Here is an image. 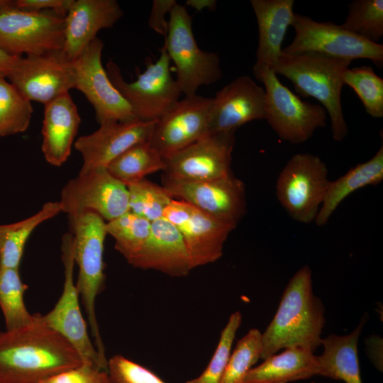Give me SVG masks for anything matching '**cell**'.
<instances>
[{"label": "cell", "instance_id": "6da1fadb", "mask_svg": "<svg viewBox=\"0 0 383 383\" xmlns=\"http://www.w3.org/2000/svg\"><path fill=\"white\" fill-rule=\"evenodd\" d=\"M82 360L62 336L35 320L0 332V383H40Z\"/></svg>", "mask_w": 383, "mask_h": 383}, {"label": "cell", "instance_id": "7a4b0ae2", "mask_svg": "<svg viewBox=\"0 0 383 383\" xmlns=\"http://www.w3.org/2000/svg\"><path fill=\"white\" fill-rule=\"evenodd\" d=\"M325 324V308L313 292L311 270L304 265L289 279L272 320L262 333L260 359L292 347L314 353L321 345Z\"/></svg>", "mask_w": 383, "mask_h": 383}, {"label": "cell", "instance_id": "3957f363", "mask_svg": "<svg viewBox=\"0 0 383 383\" xmlns=\"http://www.w3.org/2000/svg\"><path fill=\"white\" fill-rule=\"evenodd\" d=\"M353 60L318 52L282 53L272 68L292 82L304 97L318 100L328 113L333 138L338 142L348 135L341 104L343 75Z\"/></svg>", "mask_w": 383, "mask_h": 383}, {"label": "cell", "instance_id": "277c9868", "mask_svg": "<svg viewBox=\"0 0 383 383\" xmlns=\"http://www.w3.org/2000/svg\"><path fill=\"white\" fill-rule=\"evenodd\" d=\"M74 236V262L79 268L75 282L94 344L102 362L107 365L105 348L96 314V300L105 285L104 249L107 233L106 221L91 211L68 217Z\"/></svg>", "mask_w": 383, "mask_h": 383}, {"label": "cell", "instance_id": "5b68a950", "mask_svg": "<svg viewBox=\"0 0 383 383\" xmlns=\"http://www.w3.org/2000/svg\"><path fill=\"white\" fill-rule=\"evenodd\" d=\"M164 46L174 64L176 82L185 96L195 95L201 86L216 83L221 79L218 55L198 46L192 18L186 8L178 3L170 12Z\"/></svg>", "mask_w": 383, "mask_h": 383}, {"label": "cell", "instance_id": "8992f818", "mask_svg": "<svg viewBox=\"0 0 383 383\" xmlns=\"http://www.w3.org/2000/svg\"><path fill=\"white\" fill-rule=\"evenodd\" d=\"M155 63L148 64L135 81L126 82L112 60L106 64L109 77L132 108L137 119L156 121L179 100L182 91L170 70V59L163 45Z\"/></svg>", "mask_w": 383, "mask_h": 383}, {"label": "cell", "instance_id": "52a82bcc", "mask_svg": "<svg viewBox=\"0 0 383 383\" xmlns=\"http://www.w3.org/2000/svg\"><path fill=\"white\" fill-rule=\"evenodd\" d=\"M254 75L265 86V119L282 140L304 143L316 129L326 126V109L302 100L282 84L272 70L265 68Z\"/></svg>", "mask_w": 383, "mask_h": 383}, {"label": "cell", "instance_id": "ba28073f", "mask_svg": "<svg viewBox=\"0 0 383 383\" xmlns=\"http://www.w3.org/2000/svg\"><path fill=\"white\" fill-rule=\"evenodd\" d=\"M330 182L327 167L318 156L297 153L279 174L277 198L293 220L309 223L315 221Z\"/></svg>", "mask_w": 383, "mask_h": 383}, {"label": "cell", "instance_id": "9c48e42d", "mask_svg": "<svg viewBox=\"0 0 383 383\" xmlns=\"http://www.w3.org/2000/svg\"><path fill=\"white\" fill-rule=\"evenodd\" d=\"M62 261L64 267V284L62 294L53 309L40 320L62 336L76 350L82 362L94 365L108 372L91 341L87 321L79 304V294L74 279V243L71 232L62 237Z\"/></svg>", "mask_w": 383, "mask_h": 383}, {"label": "cell", "instance_id": "30bf717a", "mask_svg": "<svg viewBox=\"0 0 383 383\" xmlns=\"http://www.w3.org/2000/svg\"><path fill=\"white\" fill-rule=\"evenodd\" d=\"M292 26L294 37L282 49L285 54L304 52L333 57L370 60L376 66L383 65V45L367 41L332 22L316 21L309 16L294 13Z\"/></svg>", "mask_w": 383, "mask_h": 383}, {"label": "cell", "instance_id": "8fae6325", "mask_svg": "<svg viewBox=\"0 0 383 383\" xmlns=\"http://www.w3.org/2000/svg\"><path fill=\"white\" fill-rule=\"evenodd\" d=\"M64 18L52 11H5L0 13V49L16 56L62 50Z\"/></svg>", "mask_w": 383, "mask_h": 383}, {"label": "cell", "instance_id": "7c38bea8", "mask_svg": "<svg viewBox=\"0 0 383 383\" xmlns=\"http://www.w3.org/2000/svg\"><path fill=\"white\" fill-rule=\"evenodd\" d=\"M59 203L68 217L91 211L106 222L129 211L127 187L107 168L79 174L70 179L61 191Z\"/></svg>", "mask_w": 383, "mask_h": 383}, {"label": "cell", "instance_id": "4fadbf2b", "mask_svg": "<svg viewBox=\"0 0 383 383\" xmlns=\"http://www.w3.org/2000/svg\"><path fill=\"white\" fill-rule=\"evenodd\" d=\"M103 41L94 39L73 61L74 89L93 106L99 125L137 119L129 104L111 82L101 62Z\"/></svg>", "mask_w": 383, "mask_h": 383}, {"label": "cell", "instance_id": "5bb4252c", "mask_svg": "<svg viewBox=\"0 0 383 383\" xmlns=\"http://www.w3.org/2000/svg\"><path fill=\"white\" fill-rule=\"evenodd\" d=\"M163 217L180 233L192 268L217 261L225 242L237 226L215 218L183 200L172 199Z\"/></svg>", "mask_w": 383, "mask_h": 383}, {"label": "cell", "instance_id": "9a60e30c", "mask_svg": "<svg viewBox=\"0 0 383 383\" xmlns=\"http://www.w3.org/2000/svg\"><path fill=\"white\" fill-rule=\"evenodd\" d=\"M7 78L28 100L44 105L74 89L73 62L62 50L21 57Z\"/></svg>", "mask_w": 383, "mask_h": 383}, {"label": "cell", "instance_id": "2e32d148", "mask_svg": "<svg viewBox=\"0 0 383 383\" xmlns=\"http://www.w3.org/2000/svg\"><path fill=\"white\" fill-rule=\"evenodd\" d=\"M235 132L209 133L166 160L165 177L181 181H207L233 174Z\"/></svg>", "mask_w": 383, "mask_h": 383}, {"label": "cell", "instance_id": "e0dca14e", "mask_svg": "<svg viewBox=\"0 0 383 383\" xmlns=\"http://www.w3.org/2000/svg\"><path fill=\"white\" fill-rule=\"evenodd\" d=\"M212 98L185 96L155 122L149 143L166 160L209 134Z\"/></svg>", "mask_w": 383, "mask_h": 383}, {"label": "cell", "instance_id": "ac0fdd59", "mask_svg": "<svg viewBox=\"0 0 383 383\" xmlns=\"http://www.w3.org/2000/svg\"><path fill=\"white\" fill-rule=\"evenodd\" d=\"M163 187L201 211L226 222L238 225L246 212L244 183L233 174L207 181H181L163 176Z\"/></svg>", "mask_w": 383, "mask_h": 383}, {"label": "cell", "instance_id": "d6986e66", "mask_svg": "<svg viewBox=\"0 0 383 383\" xmlns=\"http://www.w3.org/2000/svg\"><path fill=\"white\" fill-rule=\"evenodd\" d=\"M265 91L250 76L224 86L212 98L209 133L235 132L244 124L265 118Z\"/></svg>", "mask_w": 383, "mask_h": 383}, {"label": "cell", "instance_id": "ffe728a7", "mask_svg": "<svg viewBox=\"0 0 383 383\" xmlns=\"http://www.w3.org/2000/svg\"><path fill=\"white\" fill-rule=\"evenodd\" d=\"M155 122L135 119L108 123L100 125L92 133L79 137L74 143L83 160L79 174L107 168L132 145L149 141Z\"/></svg>", "mask_w": 383, "mask_h": 383}, {"label": "cell", "instance_id": "44dd1931", "mask_svg": "<svg viewBox=\"0 0 383 383\" xmlns=\"http://www.w3.org/2000/svg\"><path fill=\"white\" fill-rule=\"evenodd\" d=\"M123 16L116 0H73L64 18L62 51L67 58L75 60L99 30L113 27Z\"/></svg>", "mask_w": 383, "mask_h": 383}, {"label": "cell", "instance_id": "7402d4cb", "mask_svg": "<svg viewBox=\"0 0 383 383\" xmlns=\"http://www.w3.org/2000/svg\"><path fill=\"white\" fill-rule=\"evenodd\" d=\"M129 264L174 277H185L193 269L182 236L164 217L152 222L148 240Z\"/></svg>", "mask_w": 383, "mask_h": 383}, {"label": "cell", "instance_id": "603a6c76", "mask_svg": "<svg viewBox=\"0 0 383 383\" xmlns=\"http://www.w3.org/2000/svg\"><path fill=\"white\" fill-rule=\"evenodd\" d=\"M80 123L70 92L44 105L41 150L49 164L60 167L67 160Z\"/></svg>", "mask_w": 383, "mask_h": 383}, {"label": "cell", "instance_id": "cb8c5ba5", "mask_svg": "<svg viewBox=\"0 0 383 383\" xmlns=\"http://www.w3.org/2000/svg\"><path fill=\"white\" fill-rule=\"evenodd\" d=\"M258 27V45L253 74L265 68L272 70L282 53V45L292 26L294 0H251Z\"/></svg>", "mask_w": 383, "mask_h": 383}, {"label": "cell", "instance_id": "d4e9b609", "mask_svg": "<svg viewBox=\"0 0 383 383\" xmlns=\"http://www.w3.org/2000/svg\"><path fill=\"white\" fill-rule=\"evenodd\" d=\"M252 367L242 383H289L318 375L314 353L304 347H292L274 354Z\"/></svg>", "mask_w": 383, "mask_h": 383}, {"label": "cell", "instance_id": "484cf974", "mask_svg": "<svg viewBox=\"0 0 383 383\" xmlns=\"http://www.w3.org/2000/svg\"><path fill=\"white\" fill-rule=\"evenodd\" d=\"M367 318L364 316L358 326L348 334H331L322 338L321 345H323V351L317 356L318 375L345 383H362L357 345Z\"/></svg>", "mask_w": 383, "mask_h": 383}, {"label": "cell", "instance_id": "4316f807", "mask_svg": "<svg viewBox=\"0 0 383 383\" xmlns=\"http://www.w3.org/2000/svg\"><path fill=\"white\" fill-rule=\"evenodd\" d=\"M383 180V145L369 160L349 170L335 181H331L315 219L318 226H325L342 201L355 191L375 186Z\"/></svg>", "mask_w": 383, "mask_h": 383}, {"label": "cell", "instance_id": "83f0119b", "mask_svg": "<svg viewBox=\"0 0 383 383\" xmlns=\"http://www.w3.org/2000/svg\"><path fill=\"white\" fill-rule=\"evenodd\" d=\"M62 212L59 201H48L35 214L9 224H0V267L19 269L26 243L33 231Z\"/></svg>", "mask_w": 383, "mask_h": 383}, {"label": "cell", "instance_id": "f1b7e54d", "mask_svg": "<svg viewBox=\"0 0 383 383\" xmlns=\"http://www.w3.org/2000/svg\"><path fill=\"white\" fill-rule=\"evenodd\" d=\"M165 168L162 157L149 141H145L128 148L108 165L107 170L127 187Z\"/></svg>", "mask_w": 383, "mask_h": 383}, {"label": "cell", "instance_id": "f546056e", "mask_svg": "<svg viewBox=\"0 0 383 383\" xmlns=\"http://www.w3.org/2000/svg\"><path fill=\"white\" fill-rule=\"evenodd\" d=\"M27 284L21 279L19 269L0 267V308L6 330H14L33 322L36 314H31L24 302Z\"/></svg>", "mask_w": 383, "mask_h": 383}, {"label": "cell", "instance_id": "4dcf8cb0", "mask_svg": "<svg viewBox=\"0 0 383 383\" xmlns=\"http://www.w3.org/2000/svg\"><path fill=\"white\" fill-rule=\"evenodd\" d=\"M152 222L131 211L106 222L107 235L115 240V248L130 263L148 240Z\"/></svg>", "mask_w": 383, "mask_h": 383}, {"label": "cell", "instance_id": "1f68e13d", "mask_svg": "<svg viewBox=\"0 0 383 383\" xmlns=\"http://www.w3.org/2000/svg\"><path fill=\"white\" fill-rule=\"evenodd\" d=\"M31 101L4 77H0V136L26 131L30 123Z\"/></svg>", "mask_w": 383, "mask_h": 383}, {"label": "cell", "instance_id": "d6a6232c", "mask_svg": "<svg viewBox=\"0 0 383 383\" xmlns=\"http://www.w3.org/2000/svg\"><path fill=\"white\" fill-rule=\"evenodd\" d=\"M340 26L367 41L378 43L383 36V1H353Z\"/></svg>", "mask_w": 383, "mask_h": 383}, {"label": "cell", "instance_id": "836d02e7", "mask_svg": "<svg viewBox=\"0 0 383 383\" xmlns=\"http://www.w3.org/2000/svg\"><path fill=\"white\" fill-rule=\"evenodd\" d=\"M129 211L150 222L163 218L173 197L163 187L143 179L127 186Z\"/></svg>", "mask_w": 383, "mask_h": 383}, {"label": "cell", "instance_id": "e575fe53", "mask_svg": "<svg viewBox=\"0 0 383 383\" xmlns=\"http://www.w3.org/2000/svg\"><path fill=\"white\" fill-rule=\"evenodd\" d=\"M362 101L366 112L373 118L383 117V79L367 65L348 68L343 75Z\"/></svg>", "mask_w": 383, "mask_h": 383}, {"label": "cell", "instance_id": "d590c367", "mask_svg": "<svg viewBox=\"0 0 383 383\" xmlns=\"http://www.w3.org/2000/svg\"><path fill=\"white\" fill-rule=\"evenodd\" d=\"M262 333L252 328L240 338L231 353L220 383H242L245 375L260 359Z\"/></svg>", "mask_w": 383, "mask_h": 383}, {"label": "cell", "instance_id": "8d00e7d4", "mask_svg": "<svg viewBox=\"0 0 383 383\" xmlns=\"http://www.w3.org/2000/svg\"><path fill=\"white\" fill-rule=\"evenodd\" d=\"M242 322L239 311L233 312L221 333L216 349L204 371L185 383H220L228 362L235 334Z\"/></svg>", "mask_w": 383, "mask_h": 383}, {"label": "cell", "instance_id": "74e56055", "mask_svg": "<svg viewBox=\"0 0 383 383\" xmlns=\"http://www.w3.org/2000/svg\"><path fill=\"white\" fill-rule=\"evenodd\" d=\"M108 373L113 383H165L146 367L120 355L108 360Z\"/></svg>", "mask_w": 383, "mask_h": 383}, {"label": "cell", "instance_id": "f35d334b", "mask_svg": "<svg viewBox=\"0 0 383 383\" xmlns=\"http://www.w3.org/2000/svg\"><path fill=\"white\" fill-rule=\"evenodd\" d=\"M40 383H113L108 372L97 366L82 362L81 365L64 370Z\"/></svg>", "mask_w": 383, "mask_h": 383}, {"label": "cell", "instance_id": "ab89813d", "mask_svg": "<svg viewBox=\"0 0 383 383\" xmlns=\"http://www.w3.org/2000/svg\"><path fill=\"white\" fill-rule=\"evenodd\" d=\"M73 0H15L17 9L26 11H52L65 17Z\"/></svg>", "mask_w": 383, "mask_h": 383}, {"label": "cell", "instance_id": "60d3db41", "mask_svg": "<svg viewBox=\"0 0 383 383\" xmlns=\"http://www.w3.org/2000/svg\"><path fill=\"white\" fill-rule=\"evenodd\" d=\"M177 4L175 0H154L148 21L150 28L165 37L168 28V21L165 19V15L170 13Z\"/></svg>", "mask_w": 383, "mask_h": 383}, {"label": "cell", "instance_id": "b9f144b4", "mask_svg": "<svg viewBox=\"0 0 383 383\" xmlns=\"http://www.w3.org/2000/svg\"><path fill=\"white\" fill-rule=\"evenodd\" d=\"M21 57L9 54L0 49V77L7 78Z\"/></svg>", "mask_w": 383, "mask_h": 383}, {"label": "cell", "instance_id": "7bdbcfd3", "mask_svg": "<svg viewBox=\"0 0 383 383\" xmlns=\"http://www.w3.org/2000/svg\"><path fill=\"white\" fill-rule=\"evenodd\" d=\"M216 4V1L211 0H190L187 1V4L194 7L196 9L201 10L205 7H209L210 9H214Z\"/></svg>", "mask_w": 383, "mask_h": 383}, {"label": "cell", "instance_id": "ee69618b", "mask_svg": "<svg viewBox=\"0 0 383 383\" xmlns=\"http://www.w3.org/2000/svg\"><path fill=\"white\" fill-rule=\"evenodd\" d=\"M11 9H16L14 1L0 0V13Z\"/></svg>", "mask_w": 383, "mask_h": 383}, {"label": "cell", "instance_id": "f6af8a7d", "mask_svg": "<svg viewBox=\"0 0 383 383\" xmlns=\"http://www.w3.org/2000/svg\"><path fill=\"white\" fill-rule=\"evenodd\" d=\"M311 383H316V382H311Z\"/></svg>", "mask_w": 383, "mask_h": 383}, {"label": "cell", "instance_id": "bcb514c9", "mask_svg": "<svg viewBox=\"0 0 383 383\" xmlns=\"http://www.w3.org/2000/svg\"><path fill=\"white\" fill-rule=\"evenodd\" d=\"M0 138H1V136H0Z\"/></svg>", "mask_w": 383, "mask_h": 383}]
</instances>
